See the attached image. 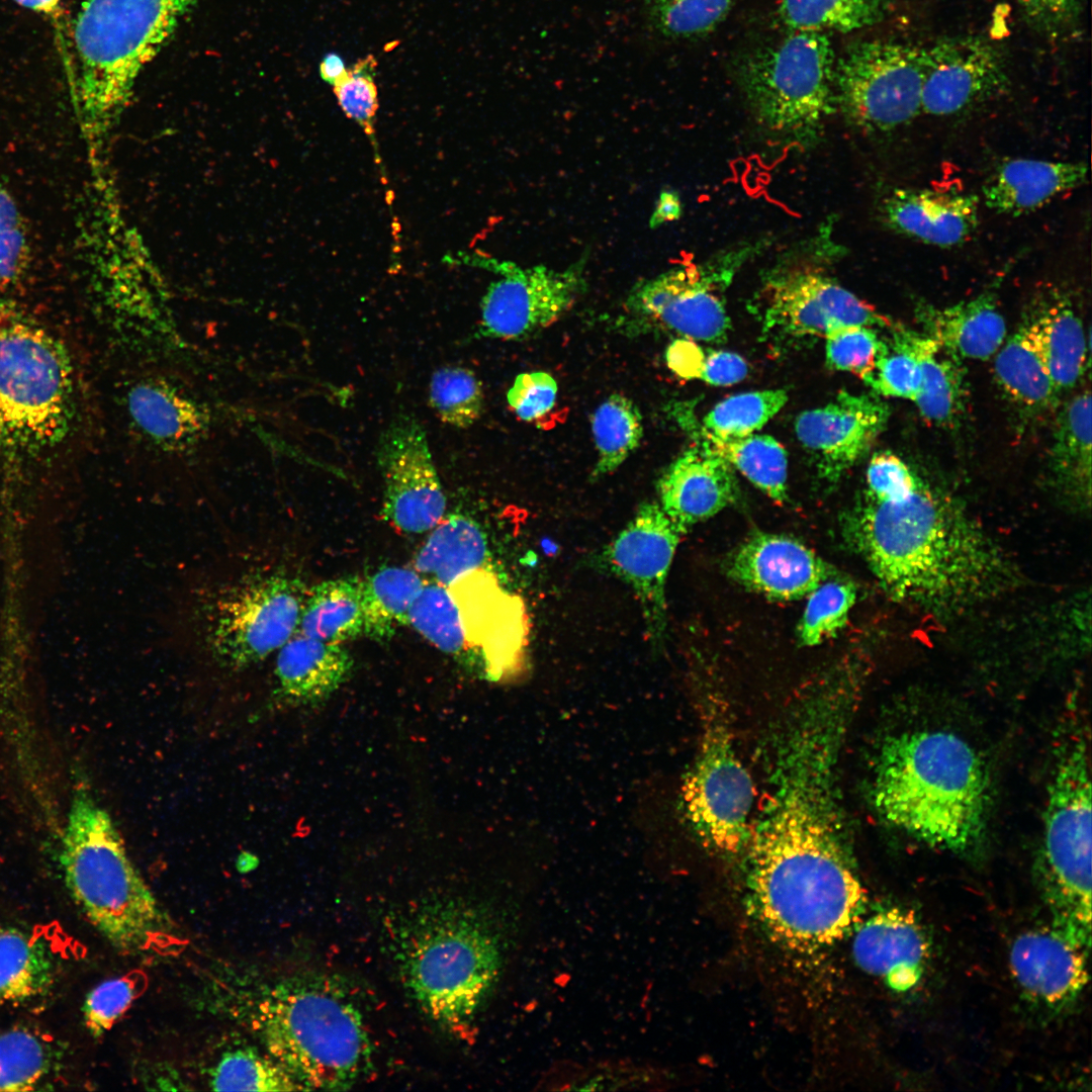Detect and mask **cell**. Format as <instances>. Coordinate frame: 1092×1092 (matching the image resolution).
Wrapping results in <instances>:
<instances>
[{"mask_svg":"<svg viewBox=\"0 0 1092 1092\" xmlns=\"http://www.w3.org/2000/svg\"><path fill=\"white\" fill-rule=\"evenodd\" d=\"M838 756L808 741L777 752L771 792L750 835L747 905L776 943L814 952L854 930L867 902L836 794Z\"/></svg>","mask_w":1092,"mask_h":1092,"instance_id":"obj_1","label":"cell"},{"mask_svg":"<svg viewBox=\"0 0 1092 1092\" xmlns=\"http://www.w3.org/2000/svg\"><path fill=\"white\" fill-rule=\"evenodd\" d=\"M842 528L883 588L898 600L948 607L993 590L1003 574L1002 559L982 531L922 480L902 498L866 494Z\"/></svg>","mask_w":1092,"mask_h":1092,"instance_id":"obj_2","label":"cell"},{"mask_svg":"<svg viewBox=\"0 0 1092 1092\" xmlns=\"http://www.w3.org/2000/svg\"><path fill=\"white\" fill-rule=\"evenodd\" d=\"M987 767L965 739L941 730L890 736L877 756L871 797L890 825L929 846L966 851L981 839L989 806Z\"/></svg>","mask_w":1092,"mask_h":1092,"instance_id":"obj_3","label":"cell"},{"mask_svg":"<svg viewBox=\"0 0 1092 1092\" xmlns=\"http://www.w3.org/2000/svg\"><path fill=\"white\" fill-rule=\"evenodd\" d=\"M59 862L73 900L117 950L161 953L180 941L129 858L111 816L81 774L71 786Z\"/></svg>","mask_w":1092,"mask_h":1092,"instance_id":"obj_4","label":"cell"},{"mask_svg":"<svg viewBox=\"0 0 1092 1092\" xmlns=\"http://www.w3.org/2000/svg\"><path fill=\"white\" fill-rule=\"evenodd\" d=\"M247 1019L303 1089L345 1090L370 1068L372 1045L355 1003L333 984L292 979L250 1002Z\"/></svg>","mask_w":1092,"mask_h":1092,"instance_id":"obj_5","label":"cell"},{"mask_svg":"<svg viewBox=\"0 0 1092 1092\" xmlns=\"http://www.w3.org/2000/svg\"><path fill=\"white\" fill-rule=\"evenodd\" d=\"M397 961L421 1008L440 1024L461 1029L495 985L503 952L497 934L473 910L439 905L408 923Z\"/></svg>","mask_w":1092,"mask_h":1092,"instance_id":"obj_6","label":"cell"},{"mask_svg":"<svg viewBox=\"0 0 1092 1092\" xmlns=\"http://www.w3.org/2000/svg\"><path fill=\"white\" fill-rule=\"evenodd\" d=\"M196 0H86L74 26L77 97L92 122L126 99Z\"/></svg>","mask_w":1092,"mask_h":1092,"instance_id":"obj_7","label":"cell"},{"mask_svg":"<svg viewBox=\"0 0 1092 1092\" xmlns=\"http://www.w3.org/2000/svg\"><path fill=\"white\" fill-rule=\"evenodd\" d=\"M835 60L828 37L796 31L761 49L739 69V82L757 123L769 135L799 149L821 136L837 110Z\"/></svg>","mask_w":1092,"mask_h":1092,"instance_id":"obj_8","label":"cell"},{"mask_svg":"<svg viewBox=\"0 0 1092 1092\" xmlns=\"http://www.w3.org/2000/svg\"><path fill=\"white\" fill-rule=\"evenodd\" d=\"M306 596L303 582L285 570L248 569L197 605L200 644L228 670L259 663L297 632Z\"/></svg>","mask_w":1092,"mask_h":1092,"instance_id":"obj_9","label":"cell"},{"mask_svg":"<svg viewBox=\"0 0 1092 1092\" xmlns=\"http://www.w3.org/2000/svg\"><path fill=\"white\" fill-rule=\"evenodd\" d=\"M72 413L73 373L64 348L0 306V442L21 447L55 443Z\"/></svg>","mask_w":1092,"mask_h":1092,"instance_id":"obj_10","label":"cell"},{"mask_svg":"<svg viewBox=\"0 0 1092 1092\" xmlns=\"http://www.w3.org/2000/svg\"><path fill=\"white\" fill-rule=\"evenodd\" d=\"M1040 866L1056 925L1090 944L1091 785L1083 739L1065 743L1050 784Z\"/></svg>","mask_w":1092,"mask_h":1092,"instance_id":"obj_11","label":"cell"},{"mask_svg":"<svg viewBox=\"0 0 1092 1092\" xmlns=\"http://www.w3.org/2000/svg\"><path fill=\"white\" fill-rule=\"evenodd\" d=\"M822 235L784 254L762 276L751 307L767 339L825 338L842 327L894 325L828 272L827 259L838 250Z\"/></svg>","mask_w":1092,"mask_h":1092,"instance_id":"obj_12","label":"cell"},{"mask_svg":"<svg viewBox=\"0 0 1092 1092\" xmlns=\"http://www.w3.org/2000/svg\"><path fill=\"white\" fill-rule=\"evenodd\" d=\"M762 246V241L741 244L702 263L688 262L640 280L626 297L618 329L630 336L665 330L694 341L723 343L730 329L723 292Z\"/></svg>","mask_w":1092,"mask_h":1092,"instance_id":"obj_13","label":"cell"},{"mask_svg":"<svg viewBox=\"0 0 1092 1092\" xmlns=\"http://www.w3.org/2000/svg\"><path fill=\"white\" fill-rule=\"evenodd\" d=\"M704 718L700 749L681 789L682 807L708 847L736 854L750 839L754 785L724 714L712 706Z\"/></svg>","mask_w":1092,"mask_h":1092,"instance_id":"obj_14","label":"cell"},{"mask_svg":"<svg viewBox=\"0 0 1092 1092\" xmlns=\"http://www.w3.org/2000/svg\"><path fill=\"white\" fill-rule=\"evenodd\" d=\"M923 50L870 40L848 47L835 63L836 106L867 133L890 132L921 112Z\"/></svg>","mask_w":1092,"mask_h":1092,"instance_id":"obj_15","label":"cell"},{"mask_svg":"<svg viewBox=\"0 0 1092 1092\" xmlns=\"http://www.w3.org/2000/svg\"><path fill=\"white\" fill-rule=\"evenodd\" d=\"M457 259L502 275L482 297L479 338L518 340L544 330L573 306L586 286L585 258L563 270L524 268L479 254H459Z\"/></svg>","mask_w":1092,"mask_h":1092,"instance_id":"obj_16","label":"cell"},{"mask_svg":"<svg viewBox=\"0 0 1092 1092\" xmlns=\"http://www.w3.org/2000/svg\"><path fill=\"white\" fill-rule=\"evenodd\" d=\"M375 455L383 480L382 518L410 534L432 530L444 518L446 496L420 421L397 414L380 434Z\"/></svg>","mask_w":1092,"mask_h":1092,"instance_id":"obj_17","label":"cell"},{"mask_svg":"<svg viewBox=\"0 0 1092 1092\" xmlns=\"http://www.w3.org/2000/svg\"><path fill=\"white\" fill-rule=\"evenodd\" d=\"M682 534L659 504L644 503L602 553L603 564L639 598L653 640L664 631L666 578Z\"/></svg>","mask_w":1092,"mask_h":1092,"instance_id":"obj_18","label":"cell"},{"mask_svg":"<svg viewBox=\"0 0 1092 1092\" xmlns=\"http://www.w3.org/2000/svg\"><path fill=\"white\" fill-rule=\"evenodd\" d=\"M889 417L888 404L877 394L840 391L824 406L801 413L795 432L818 475L835 483L869 453Z\"/></svg>","mask_w":1092,"mask_h":1092,"instance_id":"obj_19","label":"cell"},{"mask_svg":"<svg viewBox=\"0 0 1092 1092\" xmlns=\"http://www.w3.org/2000/svg\"><path fill=\"white\" fill-rule=\"evenodd\" d=\"M923 50L921 112L958 114L1003 93L1009 79L999 51L987 40L961 36Z\"/></svg>","mask_w":1092,"mask_h":1092,"instance_id":"obj_20","label":"cell"},{"mask_svg":"<svg viewBox=\"0 0 1092 1092\" xmlns=\"http://www.w3.org/2000/svg\"><path fill=\"white\" fill-rule=\"evenodd\" d=\"M728 575L769 599L792 601L831 579L834 569L798 540L755 533L730 555Z\"/></svg>","mask_w":1092,"mask_h":1092,"instance_id":"obj_21","label":"cell"},{"mask_svg":"<svg viewBox=\"0 0 1092 1092\" xmlns=\"http://www.w3.org/2000/svg\"><path fill=\"white\" fill-rule=\"evenodd\" d=\"M1088 947L1056 924L1031 929L1014 940L1011 970L1029 999L1059 1010L1075 1001L1087 983Z\"/></svg>","mask_w":1092,"mask_h":1092,"instance_id":"obj_22","label":"cell"},{"mask_svg":"<svg viewBox=\"0 0 1092 1092\" xmlns=\"http://www.w3.org/2000/svg\"><path fill=\"white\" fill-rule=\"evenodd\" d=\"M657 489L661 509L684 533L735 503L739 494L731 465L695 438L664 471Z\"/></svg>","mask_w":1092,"mask_h":1092,"instance_id":"obj_23","label":"cell"},{"mask_svg":"<svg viewBox=\"0 0 1092 1092\" xmlns=\"http://www.w3.org/2000/svg\"><path fill=\"white\" fill-rule=\"evenodd\" d=\"M124 403L130 426L165 452L194 448L210 428L209 410L164 377L145 376L130 382Z\"/></svg>","mask_w":1092,"mask_h":1092,"instance_id":"obj_24","label":"cell"},{"mask_svg":"<svg viewBox=\"0 0 1092 1092\" xmlns=\"http://www.w3.org/2000/svg\"><path fill=\"white\" fill-rule=\"evenodd\" d=\"M1063 395L1083 376L1088 358L1085 330L1070 296L1055 285L1036 289L1019 327Z\"/></svg>","mask_w":1092,"mask_h":1092,"instance_id":"obj_25","label":"cell"},{"mask_svg":"<svg viewBox=\"0 0 1092 1092\" xmlns=\"http://www.w3.org/2000/svg\"><path fill=\"white\" fill-rule=\"evenodd\" d=\"M855 930L852 953L863 971L882 978L896 991H907L918 983L927 961L928 942L912 912L896 907L884 909Z\"/></svg>","mask_w":1092,"mask_h":1092,"instance_id":"obj_26","label":"cell"},{"mask_svg":"<svg viewBox=\"0 0 1092 1092\" xmlns=\"http://www.w3.org/2000/svg\"><path fill=\"white\" fill-rule=\"evenodd\" d=\"M892 231L942 248L968 241L979 223V198L973 194L898 188L881 203Z\"/></svg>","mask_w":1092,"mask_h":1092,"instance_id":"obj_27","label":"cell"},{"mask_svg":"<svg viewBox=\"0 0 1092 1092\" xmlns=\"http://www.w3.org/2000/svg\"><path fill=\"white\" fill-rule=\"evenodd\" d=\"M914 312L923 334L961 360L989 359L1005 341L1006 323L993 290L947 306L919 300Z\"/></svg>","mask_w":1092,"mask_h":1092,"instance_id":"obj_28","label":"cell"},{"mask_svg":"<svg viewBox=\"0 0 1092 1092\" xmlns=\"http://www.w3.org/2000/svg\"><path fill=\"white\" fill-rule=\"evenodd\" d=\"M1088 170L1084 162L1010 159L987 181L983 199L998 213L1021 215L1084 185Z\"/></svg>","mask_w":1092,"mask_h":1092,"instance_id":"obj_29","label":"cell"},{"mask_svg":"<svg viewBox=\"0 0 1092 1092\" xmlns=\"http://www.w3.org/2000/svg\"><path fill=\"white\" fill-rule=\"evenodd\" d=\"M353 665L352 655L341 643L296 632L277 650L275 695L291 704L322 702L348 679Z\"/></svg>","mask_w":1092,"mask_h":1092,"instance_id":"obj_30","label":"cell"},{"mask_svg":"<svg viewBox=\"0 0 1092 1092\" xmlns=\"http://www.w3.org/2000/svg\"><path fill=\"white\" fill-rule=\"evenodd\" d=\"M889 330L919 363L921 384L914 402L920 415L932 425L953 427L967 399L963 360L924 334L897 324Z\"/></svg>","mask_w":1092,"mask_h":1092,"instance_id":"obj_31","label":"cell"},{"mask_svg":"<svg viewBox=\"0 0 1092 1092\" xmlns=\"http://www.w3.org/2000/svg\"><path fill=\"white\" fill-rule=\"evenodd\" d=\"M488 559L487 541L477 523L464 515L453 514L432 529L415 558V570L447 587L481 569Z\"/></svg>","mask_w":1092,"mask_h":1092,"instance_id":"obj_32","label":"cell"},{"mask_svg":"<svg viewBox=\"0 0 1092 1092\" xmlns=\"http://www.w3.org/2000/svg\"><path fill=\"white\" fill-rule=\"evenodd\" d=\"M994 374L1003 393L1028 417L1059 410L1062 394L1019 329L996 352Z\"/></svg>","mask_w":1092,"mask_h":1092,"instance_id":"obj_33","label":"cell"},{"mask_svg":"<svg viewBox=\"0 0 1092 1092\" xmlns=\"http://www.w3.org/2000/svg\"><path fill=\"white\" fill-rule=\"evenodd\" d=\"M1050 465L1060 487L1084 499L1090 496L1091 393L1089 389L1078 392L1060 408L1050 450Z\"/></svg>","mask_w":1092,"mask_h":1092,"instance_id":"obj_34","label":"cell"},{"mask_svg":"<svg viewBox=\"0 0 1092 1092\" xmlns=\"http://www.w3.org/2000/svg\"><path fill=\"white\" fill-rule=\"evenodd\" d=\"M686 427L722 456L753 485L779 504L787 499L788 455L783 445L768 435L751 434L740 438H717L688 418Z\"/></svg>","mask_w":1092,"mask_h":1092,"instance_id":"obj_35","label":"cell"},{"mask_svg":"<svg viewBox=\"0 0 1092 1092\" xmlns=\"http://www.w3.org/2000/svg\"><path fill=\"white\" fill-rule=\"evenodd\" d=\"M297 632L341 644L363 634L362 579L338 577L313 586L307 592Z\"/></svg>","mask_w":1092,"mask_h":1092,"instance_id":"obj_36","label":"cell"},{"mask_svg":"<svg viewBox=\"0 0 1092 1092\" xmlns=\"http://www.w3.org/2000/svg\"><path fill=\"white\" fill-rule=\"evenodd\" d=\"M425 582L416 570L385 566L362 580L363 634L372 640H389L397 628L408 624V613Z\"/></svg>","mask_w":1092,"mask_h":1092,"instance_id":"obj_37","label":"cell"},{"mask_svg":"<svg viewBox=\"0 0 1092 1092\" xmlns=\"http://www.w3.org/2000/svg\"><path fill=\"white\" fill-rule=\"evenodd\" d=\"M54 973L52 953L40 939L15 927H0V1004L42 995Z\"/></svg>","mask_w":1092,"mask_h":1092,"instance_id":"obj_38","label":"cell"},{"mask_svg":"<svg viewBox=\"0 0 1092 1092\" xmlns=\"http://www.w3.org/2000/svg\"><path fill=\"white\" fill-rule=\"evenodd\" d=\"M592 432L598 460L592 477L614 472L639 446L643 436L642 416L633 400L614 393L592 417Z\"/></svg>","mask_w":1092,"mask_h":1092,"instance_id":"obj_39","label":"cell"},{"mask_svg":"<svg viewBox=\"0 0 1092 1092\" xmlns=\"http://www.w3.org/2000/svg\"><path fill=\"white\" fill-rule=\"evenodd\" d=\"M891 0H782L779 14L795 31L848 32L880 21Z\"/></svg>","mask_w":1092,"mask_h":1092,"instance_id":"obj_40","label":"cell"},{"mask_svg":"<svg viewBox=\"0 0 1092 1092\" xmlns=\"http://www.w3.org/2000/svg\"><path fill=\"white\" fill-rule=\"evenodd\" d=\"M408 624L439 650L461 655L467 643L461 613L446 586H423L408 613Z\"/></svg>","mask_w":1092,"mask_h":1092,"instance_id":"obj_41","label":"cell"},{"mask_svg":"<svg viewBox=\"0 0 1092 1092\" xmlns=\"http://www.w3.org/2000/svg\"><path fill=\"white\" fill-rule=\"evenodd\" d=\"M788 401L785 389H765L735 394L717 403L704 418L703 429L721 439L754 434Z\"/></svg>","mask_w":1092,"mask_h":1092,"instance_id":"obj_42","label":"cell"},{"mask_svg":"<svg viewBox=\"0 0 1092 1092\" xmlns=\"http://www.w3.org/2000/svg\"><path fill=\"white\" fill-rule=\"evenodd\" d=\"M215 1091H293L300 1085L269 1055L251 1049L225 1053L211 1071Z\"/></svg>","mask_w":1092,"mask_h":1092,"instance_id":"obj_43","label":"cell"},{"mask_svg":"<svg viewBox=\"0 0 1092 1092\" xmlns=\"http://www.w3.org/2000/svg\"><path fill=\"white\" fill-rule=\"evenodd\" d=\"M429 400L443 423L458 429L472 426L484 408L481 382L471 370L461 366H443L434 371Z\"/></svg>","mask_w":1092,"mask_h":1092,"instance_id":"obj_44","label":"cell"},{"mask_svg":"<svg viewBox=\"0 0 1092 1092\" xmlns=\"http://www.w3.org/2000/svg\"><path fill=\"white\" fill-rule=\"evenodd\" d=\"M52 1065L44 1041L24 1028L0 1034V1091H29L43 1080Z\"/></svg>","mask_w":1092,"mask_h":1092,"instance_id":"obj_45","label":"cell"},{"mask_svg":"<svg viewBox=\"0 0 1092 1092\" xmlns=\"http://www.w3.org/2000/svg\"><path fill=\"white\" fill-rule=\"evenodd\" d=\"M808 596L798 634L802 644L814 646L844 627L856 599V587L850 581L828 579Z\"/></svg>","mask_w":1092,"mask_h":1092,"instance_id":"obj_46","label":"cell"},{"mask_svg":"<svg viewBox=\"0 0 1092 1092\" xmlns=\"http://www.w3.org/2000/svg\"><path fill=\"white\" fill-rule=\"evenodd\" d=\"M733 0H643L654 27L669 37H692L714 29Z\"/></svg>","mask_w":1092,"mask_h":1092,"instance_id":"obj_47","label":"cell"},{"mask_svg":"<svg viewBox=\"0 0 1092 1092\" xmlns=\"http://www.w3.org/2000/svg\"><path fill=\"white\" fill-rule=\"evenodd\" d=\"M31 260L28 230L16 199L0 180V292L15 286Z\"/></svg>","mask_w":1092,"mask_h":1092,"instance_id":"obj_48","label":"cell"},{"mask_svg":"<svg viewBox=\"0 0 1092 1092\" xmlns=\"http://www.w3.org/2000/svg\"><path fill=\"white\" fill-rule=\"evenodd\" d=\"M861 380L877 395L914 401L920 389L921 370L917 359L890 335L885 337L874 368Z\"/></svg>","mask_w":1092,"mask_h":1092,"instance_id":"obj_49","label":"cell"},{"mask_svg":"<svg viewBox=\"0 0 1092 1092\" xmlns=\"http://www.w3.org/2000/svg\"><path fill=\"white\" fill-rule=\"evenodd\" d=\"M825 339L827 366L860 379L872 371L885 343L878 329L866 326L842 327Z\"/></svg>","mask_w":1092,"mask_h":1092,"instance_id":"obj_50","label":"cell"},{"mask_svg":"<svg viewBox=\"0 0 1092 1092\" xmlns=\"http://www.w3.org/2000/svg\"><path fill=\"white\" fill-rule=\"evenodd\" d=\"M377 61L369 55L359 60L333 85L334 93L345 114L354 119L369 136H374V120L379 107L374 82Z\"/></svg>","mask_w":1092,"mask_h":1092,"instance_id":"obj_51","label":"cell"},{"mask_svg":"<svg viewBox=\"0 0 1092 1092\" xmlns=\"http://www.w3.org/2000/svg\"><path fill=\"white\" fill-rule=\"evenodd\" d=\"M136 996L129 976L103 981L93 988L83 1004L84 1022L89 1032L100 1036L128 1010Z\"/></svg>","mask_w":1092,"mask_h":1092,"instance_id":"obj_52","label":"cell"},{"mask_svg":"<svg viewBox=\"0 0 1092 1092\" xmlns=\"http://www.w3.org/2000/svg\"><path fill=\"white\" fill-rule=\"evenodd\" d=\"M557 391V382L549 373L526 372L516 377L507 393V400L519 419L533 422L553 408Z\"/></svg>","mask_w":1092,"mask_h":1092,"instance_id":"obj_53","label":"cell"},{"mask_svg":"<svg viewBox=\"0 0 1092 1092\" xmlns=\"http://www.w3.org/2000/svg\"><path fill=\"white\" fill-rule=\"evenodd\" d=\"M920 480L900 457L878 452L868 465L866 494L876 499L902 498L913 492Z\"/></svg>","mask_w":1092,"mask_h":1092,"instance_id":"obj_54","label":"cell"},{"mask_svg":"<svg viewBox=\"0 0 1092 1092\" xmlns=\"http://www.w3.org/2000/svg\"><path fill=\"white\" fill-rule=\"evenodd\" d=\"M1025 14L1043 29L1068 27L1079 15L1081 0H1017Z\"/></svg>","mask_w":1092,"mask_h":1092,"instance_id":"obj_55","label":"cell"},{"mask_svg":"<svg viewBox=\"0 0 1092 1092\" xmlns=\"http://www.w3.org/2000/svg\"><path fill=\"white\" fill-rule=\"evenodd\" d=\"M745 360L736 353L713 351L706 356L702 380L715 386H727L740 382L747 375Z\"/></svg>","mask_w":1092,"mask_h":1092,"instance_id":"obj_56","label":"cell"},{"mask_svg":"<svg viewBox=\"0 0 1092 1092\" xmlns=\"http://www.w3.org/2000/svg\"><path fill=\"white\" fill-rule=\"evenodd\" d=\"M665 359L669 369L685 379L701 378L706 355L696 341L681 338L667 348Z\"/></svg>","mask_w":1092,"mask_h":1092,"instance_id":"obj_57","label":"cell"},{"mask_svg":"<svg viewBox=\"0 0 1092 1092\" xmlns=\"http://www.w3.org/2000/svg\"><path fill=\"white\" fill-rule=\"evenodd\" d=\"M681 210L679 195L672 190H664L660 193L650 216L649 226L655 229L663 223L676 220L680 217Z\"/></svg>","mask_w":1092,"mask_h":1092,"instance_id":"obj_58","label":"cell"},{"mask_svg":"<svg viewBox=\"0 0 1092 1092\" xmlns=\"http://www.w3.org/2000/svg\"><path fill=\"white\" fill-rule=\"evenodd\" d=\"M343 59L337 54H328L320 64V75L330 85H335L346 73Z\"/></svg>","mask_w":1092,"mask_h":1092,"instance_id":"obj_59","label":"cell"},{"mask_svg":"<svg viewBox=\"0 0 1092 1092\" xmlns=\"http://www.w3.org/2000/svg\"><path fill=\"white\" fill-rule=\"evenodd\" d=\"M21 6L32 10L53 13L58 8L59 0H15Z\"/></svg>","mask_w":1092,"mask_h":1092,"instance_id":"obj_60","label":"cell"}]
</instances>
